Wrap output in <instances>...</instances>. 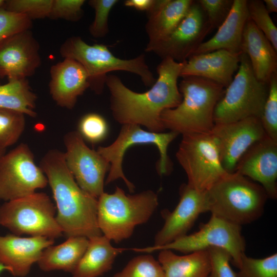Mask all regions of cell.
<instances>
[{
    "label": "cell",
    "mask_w": 277,
    "mask_h": 277,
    "mask_svg": "<svg viewBox=\"0 0 277 277\" xmlns=\"http://www.w3.org/2000/svg\"><path fill=\"white\" fill-rule=\"evenodd\" d=\"M183 65V62L170 58L162 59L157 66L155 82L143 93L132 91L118 76L108 74L105 85L110 92V107L114 120L122 125L144 126L149 131L163 132L162 113L176 107L182 100L177 80Z\"/></svg>",
    "instance_id": "1"
},
{
    "label": "cell",
    "mask_w": 277,
    "mask_h": 277,
    "mask_svg": "<svg viewBox=\"0 0 277 277\" xmlns=\"http://www.w3.org/2000/svg\"><path fill=\"white\" fill-rule=\"evenodd\" d=\"M56 204V221L67 238L102 235L97 225V199L77 184L65 163L64 152L48 151L40 162Z\"/></svg>",
    "instance_id": "2"
},
{
    "label": "cell",
    "mask_w": 277,
    "mask_h": 277,
    "mask_svg": "<svg viewBox=\"0 0 277 277\" xmlns=\"http://www.w3.org/2000/svg\"><path fill=\"white\" fill-rule=\"evenodd\" d=\"M178 86L182 100L176 107L162 113L164 129L182 135L211 132L214 109L224 94V87L194 76L183 77Z\"/></svg>",
    "instance_id": "3"
},
{
    "label": "cell",
    "mask_w": 277,
    "mask_h": 277,
    "mask_svg": "<svg viewBox=\"0 0 277 277\" xmlns=\"http://www.w3.org/2000/svg\"><path fill=\"white\" fill-rule=\"evenodd\" d=\"M207 193L211 214L241 226L262 216L268 198L259 184L235 172L226 174Z\"/></svg>",
    "instance_id": "4"
},
{
    "label": "cell",
    "mask_w": 277,
    "mask_h": 277,
    "mask_svg": "<svg viewBox=\"0 0 277 277\" xmlns=\"http://www.w3.org/2000/svg\"><path fill=\"white\" fill-rule=\"evenodd\" d=\"M159 205L157 194L148 190L127 194L119 187L97 199V222L102 234L115 243L130 238L136 226L146 223Z\"/></svg>",
    "instance_id": "5"
},
{
    "label": "cell",
    "mask_w": 277,
    "mask_h": 277,
    "mask_svg": "<svg viewBox=\"0 0 277 277\" xmlns=\"http://www.w3.org/2000/svg\"><path fill=\"white\" fill-rule=\"evenodd\" d=\"M60 53L64 58L74 60L84 67L89 76V88L97 94L103 93L107 75L112 71L135 74L147 87H151L156 81L144 54L131 59H122L115 56L107 46L89 45L78 36L67 38L61 45Z\"/></svg>",
    "instance_id": "6"
},
{
    "label": "cell",
    "mask_w": 277,
    "mask_h": 277,
    "mask_svg": "<svg viewBox=\"0 0 277 277\" xmlns=\"http://www.w3.org/2000/svg\"><path fill=\"white\" fill-rule=\"evenodd\" d=\"M236 74L216 105L214 124L227 123L246 118H261L269 90V84L257 80L248 56L240 55Z\"/></svg>",
    "instance_id": "7"
},
{
    "label": "cell",
    "mask_w": 277,
    "mask_h": 277,
    "mask_svg": "<svg viewBox=\"0 0 277 277\" xmlns=\"http://www.w3.org/2000/svg\"><path fill=\"white\" fill-rule=\"evenodd\" d=\"M56 207L49 196L35 192L0 206V225L12 234L54 240L63 235L56 220Z\"/></svg>",
    "instance_id": "8"
},
{
    "label": "cell",
    "mask_w": 277,
    "mask_h": 277,
    "mask_svg": "<svg viewBox=\"0 0 277 277\" xmlns=\"http://www.w3.org/2000/svg\"><path fill=\"white\" fill-rule=\"evenodd\" d=\"M175 155L187 175V184L199 192L208 191L227 173L211 132L183 135Z\"/></svg>",
    "instance_id": "9"
},
{
    "label": "cell",
    "mask_w": 277,
    "mask_h": 277,
    "mask_svg": "<svg viewBox=\"0 0 277 277\" xmlns=\"http://www.w3.org/2000/svg\"><path fill=\"white\" fill-rule=\"evenodd\" d=\"M241 229V226L211 214L207 223L201 224L197 232L186 234L163 246H152L132 250L148 253L158 250H174L189 253L216 247L226 250L231 256L233 264L239 268L246 247Z\"/></svg>",
    "instance_id": "10"
},
{
    "label": "cell",
    "mask_w": 277,
    "mask_h": 277,
    "mask_svg": "<svg viewBox=\"0 0 277 277\" xmlns=\"http://www.w3.org/2000/svg\"><path fill=\"white\" fill-rule=\"evenodd\" d=\"M179 135L168 132H153L143 130L141 126L134 124L122 125L116 139L110 145L98 147L97 151L109 163V173L105 183L108 184L122 179L129 191L132 192L134 185L125 176L122 168L123 160L126 150L131 146L140 144H152L160 152L157 171L160 175H167L172 170V163L168 155L169 144Z\"/></svg>",
    "instance_id": "11"
},
{
    "label": "cell",
    "mask_w": 277,
    "mask_h": 277,
    "mask_svg": "<svg viewBox=\"0 0 277 277\" xmlns=\"http://www.w3.org/2000/svg\"><path fill=\"white\" fill-rule=\"evenodd\" d=\"M48 184L45 173L36 164L27 144H19L0 158V201L26 196Z\"/></svg>",
    "instance_id": "12"
},
{
    "label": "cell",
    "mask_w": 277,
    "mask_h": 277,
    "mask_svg": "<svg viewBox=\"0 0 277 277\" xmlns=\"http://www.w3.org/2000/svg\"><path fill=\"white\" fill-rule=\"evenodd\" d=\"M64 144L65 163L77 184L87 193L98 199L104 192L105 175L109 170V163L97 150L87 146L77 131L66 133Z\"/></svg>",
    "instance_id": "13"
},
{
    "label": "cell",
    "mask_w": 277,
    "mask_h": 277,
    "mask_svg": "<svg viewBox=\"0 0 277 277\" xmlns=\"http://www.w3.org/2000/svg\"><path fill=\"white\" fill-rule=\"evenodd\" d=\"M207 16L197 1H193L188 12L173 31L164 40L149 48L161 57L182 63L191 56L211 31Z\"/></svg>",
    "instance_id": "14"
},
{
    "label": "cell",
    "mask_w": 277,
    "mask_h": 277,
    "mask_svg": "<svg viewBox=\"0 0 277 277\" xmlns=\"http://www.w3.org/2000/svg\"><path fill=\"white\" fill-rule=\"evenodd\" d=\"M219 149L223 167L229 173L246 150L266 134L259 118L251 117L238 121L214 124L211 131Z\"/></svg>",
    "instance_id": "15"
},
{
    "label": "cell",
    "mask_w": 277,
    "mask_h": 277,
    "mask_svg": "<svg viewBox=\"0 0 277 277\" xmlns=\"http://www.w3.org/2000/svg\"><path fill=\"white\" fill-rule=\"evenodd\" d=\"M180 199L172 212H164L165 223L156 233L153 246H161L186 234L199 216L209 211L207 191L199 192L188 184L180 188Z\"/></svg>",
    "instance_id": "16"
},
{
    "label": "cell",
    "mask_w": 277,
    "mask_h": 277,
    "mask_svg": "<svg viewBox=\"0 0 277 277\" xmlns=\"http://www.w3.org/2000/svg\"><path fill=\"white\" fill-rule=\"evenodd\" d=\"M39 49L30 29L0 42V77L20 80L33 75L41 63Z\"/></svg>",
    "instance_id": "17"
},
{
    "label": "cell",
    "mask_w": 277,
    "mask_h": 277,
    "mask_svg": "<svg viewBox=\"0 0 277 277\" xmlns=\"http://www.w3.org/2000/svg\"><path fill=\"white\" fill-rule=\"evenodd\" d=\"M234 172L259 184L268 198L277 197V141L267 135L252 144L238 161Z\"/></svg>",
    "instance_id": "18"
},
{
    "label": "cell",
    "mask_w": 277,
    "mask_h": 277,
    "mask_svg": "<svg viewBox=\"0 0 277 277\" xmlns=\"http://www.w3.org/2000/svg\"><path fill=\"white\" fill-rule=\"evenodd\" d=\"M54 243V240L44 236L0 235V262L13 276H25L38 262L43 250Z\"/></svg>",
    "instance_id": "19"
},
{
    "label": "cell",
    "mask_w": 277,
    "mask_h": 277,
    "mask_svg": "<svg viewBox=\"0 0 277 277\" xmlns=\"http://www.w3.org/2000/svg\"><path fill=\"white\" fill-rule=\"evenodd\" d=\"M51 96L62 107L72 109L78 97L89 88L88 74L77 61L65 58L50 68Z\"/></svg>",
    "instance_id": "20"
},
{
    "label": "cell",
    "mask_w": 277,
    "mask_h": 277,
    "mask_svg": "<svg viewBox=\"0 0 277 277\" xmlns=\"http://www.w3.org/2000/svg\"><path fill=\"white\" fill-rule=\"evenodd\" d=\"M240 55L223 49L192 55L183 62L180 77H201L226 88L239 69Z\"/></svg>",
    "instance_id": "21"
},
{
    "label": "cell",
    "mask_w": 277,
    "mask_h": 277,
    "mask_svg": "<svg viewBox=\"0 0 277 277\" xmlns=\"http://www.w3.org/2000/svg\"><path fill=\"white\" fill-rule=\"evenodd\" d=\"M241 52L248 56L257 80L269 84L277 74V51L249 18L244 28Z\"/></svg>",
    "instance_id": "22"
},
{
    "label": "cell",
    "mask_w": 277,
    "mask_h": 277,
    "mask_svg": "<svg viewBox=\"0 0 277 277\" xmlns=\"http://www.w3.org/2000/svg\"><path fill=\"white\" fill-rule=\"evenodd\" d=\"M248 19L247 0H233L228 16L217 32L209 40L201 44L192 55L221 49L241 54L243 30Z\"/></svg>",
    "instance_id": "23"
},
{
    "label": "cell",
    "mask_w": 277,
    "mask_h": 277,
    "mask_svg": "<svg viewBox=\"0 0 277 277\" xmlns=\"http://www.w3.org/2000/svg\"><path fill=\"white\" fill-rule=\"evenodd\" d=\"M192 0H156L147 13L145 31L148 37L146 48L166 38L188 12Z\"/></svg>",
    "instance_id": "24"
},
{
    "label": "cell",
    "mask_w": 277,
    "mask_h": 277,
    "mask_svg": "<svg viewBox=\"0 0 277 277\" xmlns=\"http://www.w3.org/2000/svg\"><path fill=\"white\" fill-rule=\"evenodd\" d=\"M89 239L87 249L72 277H98L111 270L116 256L125 249L114 247L102 235Z\"/></svg>",
    "instance_id": "25"
},
{
    "label": "cell",
    "mask_w": 277,
    "mask_h": 277,
    "mask_svg": "<svg viewBox=\"0 0 277 277\" xmlns=\"http://www.w3.org/2000/svg\"><path fill=\"white\" fill-rule=\"evenodd\" d=\"M89 239L77 236L67 238L63 243L45 248L37 263L44 271L62 270L72 273L88 246Z\"/></svg>",
    "instance_id": "26"
},
{
    "label": "cell",
    "mask_w": 277,
    "mask_h": 277,
    "mask_svg": "<svg viewBox=\"0 0 277 277\" xmlns=\"http://www.w3.org/2000/svg\"><path fill=\"white\" fill-rule=\"evenodd\" d=\"M158 261L164 277H208L211 269L207 249L184 255L175 254L170 250H162L158 255Z\"/></svg>",
    "instance_id": "27"
},
{
    "label": "cell",
    "mask_w": 277,
    "mask_h": 277,
    "mask_svg": "<svg viewBox=\"0 0 277 277\" xmlns=\"http://www.w3.org/2000/svg\"><path fill=\"white\" fill-rule=\"evenodd\" d=\"M37 96L26 78L10 80L0 85V108L20 112L35 117Z\"/></svg>",
    "instance_id": "28"
},
{
    "label": "cell",
    "mask_w": 277,
    "mask_h": 277,
    "mask_svg": "<svg viewBox=\"0 0 277 277\" xmlns=\"http://www.w3.org/2000/svg\"><path fill=\"white\" fill-rule=\"evenodd\" d=\"M25 114L16 111L0 108V149L15 144L25 128Z\"/></svg>",
    "instance_id": "29"
},
{
    "label": "cell",
    "mask_w": 277,
    "mask_h": 277,
    "mask_svg": "<svg viewBox=\"0 0 277 277\" xmlns=\"http://www.w3.org/2000/svg\"><path fill=\"white\" fill-rule=\"evenodd\" d=\"M236 277H277V254L263 259L242 256Z\"/></svg>",
    "instance_id": "30"
},
{
    "label": "cell",
    "mask_w": 277,
    "mask_h": 277,
    "mask_svg": "<svg viewBox=\"0 0 277 277\" xmlns=\"http://www.w3.org/2000/svg\"><path fill=\"white\" fill-rule=\"evenodd\" d=\"M113 277H164V272L152 255L144 254L133 258Z\"/></svg>",
    "instance_id": "31"
},
{
    "label": "cell",
    "mask_w": 277,
    "mask_h": 277,
    "mask_svg": "<svg viewBox=\"0 0 277 277\" xmlns=\"http://www.w3.org/2000/svg\"><path fill=\"white\" fill-rule=\"evenodd\" d=\"M249 18L264 34L277 51V28L261 0L247 1Z\"/></svg>",
    "instance_id": "32"
},
{
    "label": "cell",
    "mask_w": 277,
    "mask_h": 277,
    "mask_svg": "<svg viewBox=\"0 0 277 277\" xmlns=\"http://www.w3.org/2000/svg\"><path fill=\"white\" fill-rule=\"evenodd\" d=\"M260 120L266 134L277 141V74L269 81L268 94Z\"/></svg>",
    "instance_id": "33"
},
{
    "label": "cell",
    "mask_w": 277,
    "mask_h": 277,
    "mask_svg": "<svg viewBox=\"0 0 277 277\" xmlns=\"http://www.w3.org/2000/svg\"><path fill=\"white\" fill-rule=\"evenodd\" d=\"M52 4V0H8L3 7L32 20L48 17Z\"/></svg>",
    "instance_id": "34"
},
{
    "label": "cell",
    "mask_w": 277,
    "mask_h": 277,
    "mask_svg": "<svg viewBox=\"0 0 277 277\" xmlns=\"http://www.w3.org/2000/svg\"><path fill=\"white\" fill-rule=\"evenodd\" d=\"M108 125L105 118L95 113L84 115L78 124V132L84 141L96 144L103 141L108 133Z\"/></svg>",
    "instance_id": "35"
},
{
    "label": "cell",
    "mask_w": 277,
    "mask_h": 277,
    "mask_svg": "<svg viewBox=\"0 0 277 277\" xmlns=\"http://www.w3.org/2000/svg\"><path fill=\"white\" fill-rule=\"evenodd\" d=\"M117 0H90L88 4L95 12L93 21L89 27L90 34L96 38L105 37L109 32L108 17Z\"/></svg>",
    "instance_id": "36"
},
{
    "label": "cell",
    "mask_w": 277,
    "mask_h": 277,
    "mask_svg": "<svg viewBox=\"0 0 277 277\" xmlns=\"http://www.w3.org/2000/svg\"><path fill=\"white\" fill-rule=\"evenodd\" d=\"M32 20L27 16L0 8V42L16 33L30 29Z\"/></svg>",
    "instance_id": "37"
},
{
    "label": "cell",
    "mask_w": 277,
    "mask_h": 277,
    "mask_svg": "<svg viewBox=\"0 0 277 277\" xmlns=\"http://www.w3.org/2000/svg\"><path fill=\"white\" fill-rule=\"evenodd\" d=\"M211 29L218 28L228 16L233 0H198Z\"/></svg>",
    "instance_id": "38"
},
{
    "label": "cell",
    "mask_w": 277,
    "mask_h": 277,
    "mask_svg": "<svg viewBox=\"0 0 277 277\" xmlns=\"http://www.w3.org/2000/svg\"><path fill=\"white\" fill-rule=\"evenodd\" d=\"M84 0H52L48 18L77 22L83 15Z\"/></svg>",
    "instance_id": "39"
},
{
    "label": "cell",
    "mask_w": 277,
    "mask_h": 277,
    "mask_svg": "<svg viewBox=\"0 0 277 277\" xmlns=\"http://www.w3.org/2000/svg\"><path fill=\"white\" fill-rule=\"evenodd\" d=\"M207 250L211 262V269L208 277H236L230 265L231 256L226 250L216 247H211Z\"/></svg>",
    "instance_id": "40"
},
{
    "label": "cell",
    "mask_w": 277,
    "mask_h": 277,
    "mask_svg": "<svg viewBox=\"0 0 277 277\" xmlns=\"http://www.w3.org/2000/svg\"><path fill=\"white\" fill-rule=\"evenodd\" d=\"M156 0H126L124 5L136 10L148 13L154 6Z\"/></svg>",
    "instance_id": "41"
},
{
    "label": "cell",
    "mask_w": 277,
    "mask_h": 277,
    "mask_svg": "<svg viewBox=\"0 0 277 277\" xmlns=\"http://www.w3.org/2000/svg\"><path fill=\"white\" fill-rule=\"evenodd\" d=\"M263 2L267 11L269 14L277 12L276 0H264Z\"/></svg>",
    "instance_id": "42"
},
{
    "label": "cell",
    "mask_w": 277,
    "mask_h": 277,
    "mask_svg": "<svg viewBox=\"0 0 277 277\" xmlns=\"http://www.w3.org/2000/svg\"><path fill=\"white\" fill-rule=\"evenodd\" d=\"M7 271L9 272V268L5 266L3 264H2L1 262H0V274L3 272V271Z\"/></svg>",
    "instance_id": "43"
},
{
    "label": "cell",
    "mask_w": 277,
    "mask_h": 277,
    "mask_svg": "<svg viewBox=\"0 0 277 277\" xmlns=\"http://www.w3.org/2000/svg\"><path fill=\"white\" fill-rule=\"evenodd\" d=\"M5 150H2L0 149V158L2 157V156L5 153Z\"/></svg>",
    "instance_id": "44"
},
{
    "label": "cell",
    "mask_w": 277,
    "mask_h": 277,
    "mask_svg": "<svg viewBox=\"0 0 277 277\" xmlns=\"http://www.w3.org/2000/svg\"><path fill=\"white\" fill-rule=\"evenodd\" d=\"M4 2H5V1L0 0V8L3 6Z\"/></svg>",
    "instance_id": "45"
}]
</instances>
